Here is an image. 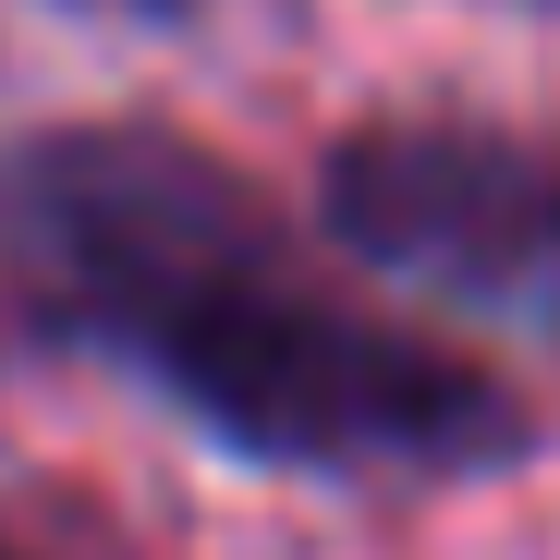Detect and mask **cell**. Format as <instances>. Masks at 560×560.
I'll use <instances>...</instances> for the list:
<instances>
[{
	"instance_id": "1",
	"label": "cell",
	"mask_w": 560,
	"mask_h": 560,
	"mask_svg": "<svg viewBox=\"0 0 560 560\" xmlns=\"http://www.w3.org/2000/svg\"><path fill=\"white\" fill-rule=\"evenodd\" d=\"M0 341L110 353L280 476H500L536 451L488 353L305 280L280 220L159 122L0 147Z\"/></svg>"
},
{
	"instance_id": "2",
	"label": "cell",
	"mask_w": 560,
	"mask_h": 560,
	"mask_svg": "<svg viewBox=\"0 0 560 560\" xmlns=\"http://www.w3.org/2000/svg\"><path fill=\"white\" fill-rule=\"evenodd\" d=\"M317 220L378 268L500 305H560V147H524L500 122H353L317 159Z\"/></svg>"
},
{
	"instance_id": "3",
	"label": "cell",
	"mask_w": 560,
	"mask_h": 560,
	"mask_svg": "<svg viewBox=\"0 0 560 560\" xmlns=\"http://www.w3.org/2000/svg\"><path fill=\"white\" fill-rule=\"evenodd\" d=\"M98 13H183V0H98Z\"/></svg>"
},
{
	"instance_id": "4",
	"label": "cell",
	"mask_w": 560,
	"mask_h": 560,
	"mask_svg": "<svg viewBox=\"0 0 560 560\" xmlns=\"http://www.w3.org/2000/svg\"><path fill=\"white\" fill-rule=\"evenodd\" d=\"M0 560H13V548H0Z\"/></svg>"
}]
</instances>
